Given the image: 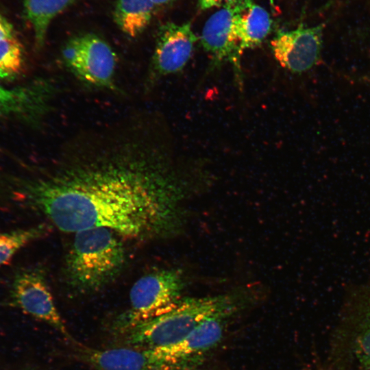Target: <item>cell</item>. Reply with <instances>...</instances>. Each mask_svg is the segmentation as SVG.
Here are the masks:
<instances>
[{
	"mask_svg": "<svg viewBox=\"0 0 370 370\" xmlns=\"http://www.w3.org/2000/svg\"><path fill=\"white\" fill-rule=\"evenodd\" d=\"M188 185L151 117L138 116L69 141L52 171L5 196L64 232L106 227L150 241L178 233Z\"/></svg>",
	"mask_w": 370,
	"mask_h": 370,
	"instance_id": "obj_1",
	"label": "cell"
},
{
	"mask_svg": "<svg viewBox=\"0 0 370 370\" xmlns=\"http://www.w3.org/2000/svg\"><path fill=\"white\" fill-rule=\"evenodd\" d=\"M119 236L106 227L75 233L64 266V279L69 288L82 293H93L119 275L125 264L126 253Z\"/></svg>",
	"mask_w": 370,
	"mask_h": 370,
	"instance_id": "obj_2",
	"label": "cell"
},
{
	"mask_svg": "<svg viewBox=\"0 0 370 370\" xmlns=\"http://www.w3.org/2000/svg\"><path fill=\"white\" fill-rule=\"evenodd\" d=\"M236 304L230 295L180 299L170 310L125 333V343L143 349L171 346L184 339L206 318L236 308Z\"/></svg>",
	"mask_w": 370,
	"mask_h": 370,
	"instance_id": "obj_3",
	"label": "cell"
},
{
	"mask_svg": "<svg viewBox=\"0 0 370 370\" xmlns=\"http://www.w3.org/2000/svg\"><path fill=\"white\" fill-rule=\"evenodd\" d=\"M326 370H370V278L345 295L332 333Z\"/></svg>",
	"mask_w": 370,
	"mask_h": 370,
	"instance_id": "obj_4",
	"label": "cell"
},
{
	"mask_svg": "<svg viewBox=\"0 0 370 370\" xmlns=\"http://www.w3.org/2000/svg\"><path fill=\"white\" fill-rule=\"evenodd\" d=\"M184 284L178 269H156L141 276L131 288L129 310L118 318L116 330L125 334L172 308L181 299Z\"/></svg>",
	"mask_w": 370,
	"mask_h": 370,
	"instance_id": "obj_5",
	"label": "cell"
},
{
	"mask_svg": "<svg viewBox=\"0 0 370 370\" xmlns=\"http://www.w3.org/2000/svg\"><path fill=\"white\" fill-rule=\"evenodd\" d=\"M63 62L79 80L91 87L117 91L116 56L111 47L93 34L74 36L62 50Z\"/></svg>",
	"mask_w": 370,
	"mask_h": 370,
	"instance_id": "obj_6",
	"label": "cell"
},
{
	"mask_svg": "<svg viewBox=\"0 0 370 370\" xmlns=\"http://www.w3.org/2000/svg\"><path fill=\"white\" fill-rule=\"evenodd\" d=\"M236 309L230 308L206 318L177 343L148 350L166 370L195 368L221 342L227 321Z\"/></svg>",
	"mask_w": 370,
	"mask_h": 370,
	"instance_id": "obj_7",
	"label": "cell"
},
{
	"mask_svg": "<svg viewBox=\"0 0 370 370\" xmlns=\"http://www.w3.org/2000/svg\"><path fill=\"white\" fill-rule=\"evenodd\" d=\"M9 297L13 306L53 326L66 338L75 342L56 306L42 268L17 269L10 282Z\"/></svg>",
	"mask_w": 370,
	"mask_h": 370,
	"instance_id": "obj_8",
	"label": "cell"
},
{
	"mask_svg": "<svg viewBox=\"0 0 370 370\" xmlns=\"http://www.w3.org/2000/svg\"><path fill=\"white\" fill-rule=\"evenodd\" d=\"M198 38L190 22H167L158 29L149 64L147 86L183 70L191 58Z\"/></svg>",
	"mask_w": 370,
	"mask_h": 370,
	"instance_id": "obj_9",
	"label": "cell"
},
{
	"mask_svg": "<svg viewBox=\"0 0 370 370\" xmlns=\"http://www.w3.org/2000/svg\"><path fill=\"white\" fill-rule=\"evenodd\" d=\"M238 1L234 5L221 8L212 14L204 25L200 42L211 59L210 69L230 63L238 82L242 85V54L235 31Z\"/></svg>",
	"mask_w": 370,
	"mask_h": 370,
	"instance_id": "obj_10",
	"label": "cell"
},
{
	"mask_svg": "<svg viewBox=\"0 0 370 370\" xmlns=\"http://www.w3.org/2000/svg\"><path fill=\"white\" fill-rule=\"evenodd\" d=\"M323 32L321 25L278 32L271 41L275 59L282 68L293 73L310 70L319 61Z\"/></svg>",
	"mask_w": 370,
	"mask_h": 370,
	"instance_id": "obj_11",
	"label": "cell"
},
{
	"mask_svg": "<svg viewBox=\"0 0 370 370\" xmlns=\"http://www.w3.org/2000/svg\"><path fill=\"white\" fill-rule=\"evenodd\" d=\"M78 358L95 370H166L148 349L132 347L97 349L74 343Z\"/></svg>",
	"mask_w": 370,
	"mask_h": 370,
	"instance_id": "obj_12",
	"label": "cell"
},
{
	"mask_svg": "<svg viewBox=\"0 0 370 370\" xmlns=\"http://www.w3.org/2000/svg\"><path fill=\"white\" fill-rule=\"evenodd\" d=\"M271 29L272 19L263 7L253 0H238L235 31L242 55L245 50L260 46Z\"/></svg>",
	"mask_w": 370,
	"mask_h": 370,
	"instance_id": "obj_13",
	"label": "cell"
},
{
	"mask_svg": "<svg viewBox=\"0 0 370 370\" xmlns=\"http://www.w3.org/2000/svg\"><path fill=\"white\" fill-rule=\"evenodd\" d=\"M154 6L151 0H117L114 21L124 34L134 38L149 25Z\"/></svg>",
	"mask_w": 370,
	"mask_h": 370,
	"instance_id": "obj_14",
	"label": "cell"
},
{
	"mask_svg": "<svg viewBox=\"0 0 370 370\" xmlns=\"http://www.w3.org/2000/svg\"><path fill=\"white\" fill-rule=\"evenodd\" d=\"M76 0H23L24 13L34 31L36 43L42 47L51 21Z\"/></svg>",
	"mask_w": 370,
	"mask_h": 370,
	"instance_id": "obj_15",
	"label": "cell"
},
{
	"mask_svg": "<svg viewBox=\"0 0 370 370\" xmlns=\"http://www.w3.org/2000/svg\"><path fill=\"white\" fill-rule=\"evenodd\" d=\"M54 92L50 85H41L30 91L12 90L0 85V114L9 113L25 108L33 112L42 111L47 101Z\"/></svg>",
	"mask_w": 370,
	"mask_h": 370,
	"instance_id": "obj_16",
	"label": "cell"
},
{
	"mask_svg": "<svg viewBox=\"0 0 370 370\" xmlns=\"http://www.w3.org/2000/svg\"><path fill=\"white\" fill-rule=\"evenodd\" d=\"M45 223L0 233V267L8 264L23 247L49 232Z\"/></svg>",
	"mask_w": 370,
	"mask_h": 370,
	"instance_id": "obj_17",
	"label": "cell"
},
{
	"mask_svg": "<svg viewBox=\"0 0 370 370\" xmlns=\"http://www.w3.org/2000/svg\"><path fill=\"white\" fill-rule=\"evenodd\" d=\"M23 64V49L16 35L0 38V77H15L21 72Z\"/></svg>",
	"mask_w": 370,
	"mask_h": 370,
	"instance_id": "obj_18",
	"label": "cell"
},
{
	"mask_svg": "<svg viewBox=\"0 0 370 370\" xmlns=\"http://www.w3.org/2000/svg\"><path fill=\"white\" fill-rule=\"evenodd\" d=\"M238 0H199V7L202 10L212 8H224L234 5Z\"/></svg>",
	"mask_w": 370,
	"mask_h": 370,
	"instance_id": "obj_19",
	"label": "cell"
},
{
	"mask_svg": "<svg viewBox=\"0 0 370 370\" xmlns=\"http://www.w3.org/2000/svg\"><path fill=\"white\" fill-rule=\"evenodd\" d=\"M15 35L13 26L10 21L0 13V38Z\"/></svg>",
	"mask_w": 370,
	"mask_h": 370,
	"instance_id": "obj_20",
	"label": "cell"
},
{
	"mask_svg": "<svg viewBox=\"0 0 370 370\" xmlns=\"http://www.w3.org/2000/svg\"><path fill=\"white\" fill-rule=\"evenodd\" d=\"M155 5H166L174 0H151Z\"/></svg>",
	"mask_w": 370,
	"mask_h": 370,
	"instance_id": "obj_21",
	"label": "cell"
}]
</instances>
